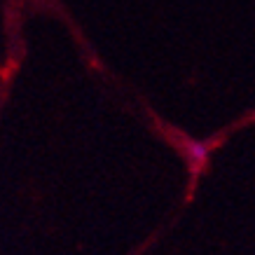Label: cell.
Listing matches in <instances>:
<instances>
[{"label": "cell", "instance_id": "1", "mask_svg": "<svg viewBox=\"0 0 255 255\" xmlns=\"http://www.w3.org/2000/svg\"><path fill=\"white\" fill-rule=\"evenodd\" d=\"M192 155L197 157V159H204V157H206V150H204L201 145H194L192 147Z\"/></svg>", "mask_w": 255, "mask_h": 255}]
</instances>
